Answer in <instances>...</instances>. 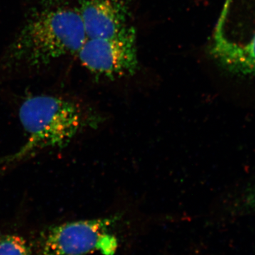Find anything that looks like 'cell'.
<instances>
[{
    "label": "cell",
    "mask_w": 255,
    "mask_h": 255,
    "mask_svg": "<svg viewBox=\"0 0 255 255\" xmlns=\"http://www.w3.org/2000/svg\"><path fill=\"white\" fill-rule=\"evenodd\" d=\"M65 1H69V0H39L40 3H41L43 6H45L44 8L57 6V4H61V3Z\"/></svg>",
    "instance_id": "9c48e42d"
},
{
    "label": "cell",
    "mask_w": 255,
    "mask_h": 255,
    "mask_svg": "<svg viewBox=\"0 0 255 255\" xmlns=\"http://www.w3.org/2000/svg\"><path fill=\"white\" fill-rule=\"evenodd\" d=\"M115 218L63 223L50 228L43 236L38 255H87L100 251L112 255L117 241L109 230Z\"/></svg>",
    "instance_id": "277c9868"
},
{
    "label": "cell",
    "mask_w": 255,
    "mask_h": 255,
    "mask_svg": "<svg viewBox=\"0 0 255 255\" xmlns=\"http://www.w3.org/2000/svg\"><path fill=\"white\" fill-rule=\"evenodd\" d=\"M78 55L96 75L109 78L132 75L138 66L135 28L128 26L110 38H87Z\"/></svg>",
    "instance_id": "5b68a950"
},
{
    "label": "cell",
    "mask_w": 255,
    "mask_h": 255,
    "mask_svg": "<svg viewBox=\"0 0 255 255\" xmlns=\"http://www.w3.org/2000/svg\"><path fill=\"white\" fill-rule=\"evenodd\" d=\"M87 38H107L128 27V10L124 0H80Z\"/></svg>",
    "instance_id": "8992f818"
},
{
    "label": "cell",
    "mask_w": 255,
    "mask_h": 255,
    "mask_svg": "<svg viewBox=\"0 0 255 255\" xmlns=\"http://www.w3.org/2000/svg\"><path fill=\"white\" fill-rule=\"evenodd\" d=\"M18 117L28 136L24 152L63 147L86 125V117L80 106L53 95L28 97L20 106Z\"/></svg>",
    "instance_id": "7a4b0ae2"
},
{
    "label": "cell",
    "mask_w": 255,
    "mask_h": 255,
    "mask_svg": "<svg viewBox=\"0 0 255 255\" xmlns=\"http://www.w3.org/2000/svg\"><path fill=\"white\" fill-rule=\"evenodd\" d=\"M243 199L245 207L255 213V183L245 191Z\"/></svg>",
    "instance_id": "ba28073f"
},
{
    "label": "cell",
    "mask_w": 255,
    "mask_h": 255,
    "mask_svg": "<svg viewBox=\"0 0 255 255\" xmlns=\"http://www.w3.org/2000/svg\"><path fill=\"white\" fill-rule=\"evenodd\" d=\"M213 52L229 71L255 77V0H227Z\"/></svg>",
    "instance_id": "3957f363"
},
{
    "label": "cell",
    "mask_w": 255,
    "mask_h": 255,
    "mask_svg": "<svg viewBox=\"0 0 255 255\" xmlns=\"http://www.w3.org/2000/svg\"><path fill=\"white\" fill-rule=\"evenodd\" d=\"M0 255H31V251L24 238L18 235H4L0 236Z\"/></svg>",
    "instance_id": "52a82bcc"
},
{
    "label": "cell",
    "mask_w": 255,
    "mask_h": 255,
    "mask_svg": "<svg viewBox=\"0 0 255 255\" xmlns=\"http://www.w3.org/2000/svg\"><path fill=\"white\" fill-rule=\"evenodd\" d=\"M87 36L78 9L44 8L30 18L0 58V68H38L75 54Z\"/></svg>",
    "instance_id": "6da1fadb"
}]
</instances>
